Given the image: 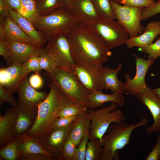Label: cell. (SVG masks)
Segmentation results:
<instances>
[{
	"instance_id": "obj_1",
	"label": "cell",
	"mask_w": 160,
	"mask_h": 160,
	"mask_svg": "<svg viewBox=\"0 0 160 160\" xmlns=\"http://www.w3.org/2000/svg\"><path fill=\"white\" fill-rule=\"evenodd\" d=\"M68 37L71 53L76 62L96 66L107 62L111 55L104 42L88 25L78 24Z\"/></svg>"
},
{
	"instance_id": "obj_2",
	"label": "cell",
	"mask_w": 160,
	"mask_h": 160,
	"mask_svg": "<svg viewBox=\"0 0 160 160\" xmlns=\"http://www.w3.org/2000/svg\"><path fill=\"white\" fill-rule=\"evenodd\" d=\"M50 91L45 99L37 105L36 121L27 133L41 141L44 140L51 130L52 125L65 105L72 102L52 81L49 84Z\"/></svg>"
},
{
	"instance_id": "obj_3",
	"label": "cell",
	"mask_w": 160,
	"mask_h": 160,
	"mask_svg": "<svg viewBox=\"0 0 160 160\" xmlns=\"http://www.w3.org/2000/svg\"><path fill=\"white\" fill-rule=\"evenodd\" d=\"M148 121L147 117H144L136 124H128L124 121L111 125L102 137L100 160H119L117 150L122 149L128 144L134 129L145 126Z\"/></svg>"
},
{
	"instance_id": "obj_4",
	"label": "cell",
	"mask_w": 160,
	"mask_h": 160,
	"mask_svg": "<svg viewBox=\"0 0 160 160\" xmlns=\"http://www.w3.org/2000/svg\"><path fill=\"white\" fill-rule=\"evenodd\" d=\"M79 23L65 7H62L47 15L39 16L33 25L44 34L48 41L58 34L68 36Z\"/></svg>"
},
{
	"instance_id": "obj_5",
	"label": "cell",
	"mask_w": 160,
	"mask_h": 160,
	"mask_svg": "<svg viewBox=\"0 0 160 160\" xmlns=\"http://www.w3.org/2000/svg\"><path fill=\"white\" fill-rule=\"evenodd\" d=\"M118 105L112 102L109 105L96 110L89 109L85 114L90 120L89 139H98L101 145L103 137L112 123L124 121L126 116Z\"/></svg>"
},
{
	"instance_id": "obj_6",
	"label": "cell",
	"mask_w": 160,
	"mask_h": 160,
	"mask_svg": "<svg viewBox=\"0 0 160 160\" xmlns=\"http://www.w3.org/2000/svg\"><path fill=\"white\" fill-rule=\"evenodd\" d=\"M47 74L50 81L53 82L72 101L81 104L89 110L88 93L71 71L57 68Z\"/></svg>"
},
{
	"instance_id": "obj_7",
	"label": "cell",
	"mask_w": 160,
	"mask_h": 160,
	"mask_svg": "<svg viewBox=\"0 0 160 160\" xmlns=\"http://www.w3.org/2000/svg\"><path fill=\"white\" fill-rule=\"evenodd\" d=\"M104 42L110 50L126 44L129 35L114 19L100 16L88 25Z\"/></svg>"
},
{
	"instance_id": "obj_8",
	"label": "cell",
	"mask_w": 160,
	"mask_h": 160,
	"mask_svg": "<svg viewBox=\"0 0 160 160\" xmlns=\"http://www.w3.org/2000/svg\"><path fill=\"white\" fill-rule=\"evenodd\" d=\"M116 19L128 32L129 37L142 33L144 28L140 23L143 8L135 7L121 5L110 0Z\"/></svg>"
},
{
	"instance_id": "obj_9",
	"label": "cell",
	"mask_w": 160,
	"mask_h": 160,
	"mask_svg": "<svg viewBox=\"0 0 160 160\" xmlns=\"http://www.w3.org/2000/svg\"><path fill=\"white\" fill-rule=\"evenodd\" d=\"M47 41L45 52L55 61L57 68L71 71L75 61L71 53L68 36L58 34Z\"/></svg>"
},
{
	"instance_id": "obj_10",
	"label": "cell",
	"mask_w": 160,
	"mask_h": 160,
	"mask_svg": "<svg viewBox=\"0 0 160 160\" xmlns=\"http://www.w3.org/2000/svg\"><path fill=\"white\" fill-rule=\"evenodd\" d=\"M102 65L89 66L75 62L71 71L88 93L104 88Z\"/></svg>"
},
{
	"instance_id": "obj_11",
	"label": "cell",
	"mask_w": 160,
	"mask_h": 160,
	"mask_svg": "<svg viewBox=\"0 0 160 160\" xmlns=\"http://www.w3.org/2000/svg\"><path fill=\"white\" fill-rule=\"evenodd\" d=\"M133 55L136 58L135 76L131 79L129 75L127 73L125 74L124 77L126 80L125 91L129 95L135 96L147 86L145 81V76L148 69L154 63V60L151 58L145 60L138 57L135 54Z\"/></svg>"
},
{
	"instance_id": "obj_12",
	"label": "cell",
	"mask_w": 160,
	"mask_h": 160,
	"mask_svg": "<svg viewBox=\"0 0 160 160\" xmlns=\"http://www.w3.org/2000/svg\"><path fill=\"white\" fill-rule=\"evenodd\" d=\"M74 122L68 126L51 130L46 138L41 141L45 150L50 153L56 160H63L62 154V147L68 137Z\"/></svg>"
},
{
	"instance_id": "obj_13",
	"label": "cell",
	"mask_w": 160,
	"mask_h": 160,
	"mask_svg": "<svg viewBox=\"0 0 160 160\" xmlns=\"http://www.w3.org/2000/svg\"><path fill=\"white\" fill-rule=\"evenodd\" d=\"M135 96L148 108L153 118L154 122L151 126L146 128V134H150L160 131V99L148 86Z\"/></svg>"
},
{
	"instance_id": "obj_14",
	"label": "cell",
	"mask_w": 160,
	"mask_h": 160,
	"mask_svg": "<svg viewBox=\"0 0 160 160\" xmlns=\"http://www.w3.org/2000/svg\"><path fill=\"white\" fill-rule=\"evenodd\" d=\"M65 7L80 24L88 25L100 16L91 0H72Z\"/></svg>"
},
{
	"instance_id": "obj_15",
	"label": "cell",
	"mask_w": 160,
	"mask_h": 160,
	"mask_svg": "<svg viewBox=\"0 0 160 160\" xmlns=\"http://www.w3.org/2000/svg\"><path fill=\"white\" fill-rule=\"evenodd\" d=\"M15 108L17 115L14 138L23 134H27L31 129L36 121L38 111L37 106L24 105L18 103Z\"/></svg>"
},
{
	"instance_id": "obj_16",
	"label": "cell",
	"mask_w": 160,
	"mask_h": 160,
	"mask_svg": "<svg viewBox=\"0 0 160 160\" xmlns=\"http://www.w3.org/2000/svg\"><path fill=\"white\" fill-rule=\"evenodd\" d=\"M7 40L10 45L12 55L9 63L10 64L25 62L31 56L40 55L45 52L44 48L15 40L7 37Z\"/></svg>"
},
{
	"instance_id": "obj_17",
	"label": "cell",
	"mask_w": 160,
	"mask_h": 160,
	"mask_svg": "<svg viewBox=\"0 0 160 160\" xmlns=\"http://www.w3.org/2000/svg\"><path fill=\"white\" fill-rule=\"evenodd\" d=\"M9 15L28 35L36 45L43 48L47 40L42 32L36 29L27 18L17 11L9 8Z\"/></svg>"
},
{
	"instance_id": "obj_18",
	"label": "cell",
	"mask_w": 160,
	"mask_h": 160,
	"mask_svg": "<svg viewBox=\"0 0 160 160\" xmlns=\"http://www.w3.org/2000/svg\"><path fill=\"white\" fill-rule=\"evenodd\" d=\"M18 103L30 106H37L44 100L48 94L45 92L38 91L32 87L25 77L19 84L17 89Z\"/></svg>"
},
{
	"instance_id": "obj_19",
	"label": "cell",
	"mask_w": 160,
	"mask_h": 160,
	"mask_svg": "<svg viewBox=\"0 0 160 160\" xmlns=\"http://www.w3.org/2000/svg\"><path fill=\"white\" fill-rule=\"evenodd\" d=\"M144 30L139 36L129 37L126 43L127 48L137 47L141 48L152 43L160 32V21L151 22Z\"/></svg>"
},
{
	"instance_id": "obj_20",
	"label": "cell",
	"mask_w": 160,
	"mask_h": 160,
	"mask_svg": "<svg viewBox=\"0 0 160 160\" xmlns=\"http://www.w3.org/2000/svg\"><path fill=\"white\" fill-rule=\"evenodd\" d=\"M17 113L15 107L7 108L0 116V148L14 139Z\"/></svg>"
},
{
	"instance_id": "obj_21",
	"label": "cell",
	"mask_w": 160,
	"mask_h": 160,
	"mask_svg": "<svg viewBox=\"0 0 160 160\" xmlns=\"http://www.w3.org/2000/svg\"><path fill=\"white\" fill-rule=\"evenodd\" d=\"M4 69L7 77L4 87L12 94L17 92L19 84L30 73L25 69L23 63H13Z\"/></svg>"
},
{
	"instance_id": "obj_22",
	"label": "cell",
	"mask_w": 160,
	"mask_h": 160,
	"mask_svg": "<svg viewBox=\"0 0 160 160\" xmlns=\"http://www.w3.org/2000/svg\"><path fill=\"white\" fill-rule=\"evenodd\" d=\"M88 107L89 110L95 109L108 102L116 103L118 106L122 107L125 102V98L122 94L114 93L105 94L102 91H95L88 93L87 96Z\"/></svg>"
},
{
	"instance_id": "obj_23",
	"label": "cell",
	"mask_w": 160,
	"mask_h": 160,
	"mask_svg": "<svg viewBox=\"0 0 160 160\" xmlns=\"http://www.w3.org/2000/svg\"><path fill=\"white\" fill-rule=\"evenodd\" d=\"M122 64L119 63L117 68L115 69L110 68L108 67H103V80L104 88L111 90L113 93L122 94L125 91V83L119 80L117 74L122 68Z\"/></svg>"
},
{
	"instance_id": "obj_24",
	"label": "cell",
	"mask_w": 160,
	"mask_h": 160,
	"mask_svg": "<svg viewBox=\"0 0 160 160\" xmlns=\"http://www.w3.org/2000/svg\"><path fill=\"white\" fill-rule=\"evenodd\" d=\"M18 137L20 141V150L21 158L26 155L36 154H43L54 157L45 150L41 141L38 139L26 133L23 134Z\"/></svg>"
},
{
	"instance_id": "obj_25",
	"label": "cell",
	"mask_w": 160,
	"mask_h": 160,
	"mask_svg": "<svg viewBox=\"0 0 160 160\" xmlns=\"http://www.w3.org/2000/svg\"><path fill=\"white\" fill-rule=\"evenodd\" d=\"M90 120L85 114L79 116L74 122V124L68 137L75 143L76 146L82 138L89 136Z\"/></svg>"
},
{
	"instance_id": "obj_26",
	"label": "cell",
	"mask_w": 160,
	"mask_h": 160,
	"mask_svg": "<svg viewBox=\"0 0 160 160\" xmlns=\"http://www.w3.org/2000/svg\"><path fill=\"white\" fill-rule=\"evenodd\" d=\"M4 23L7 37L16 41L35 45L28 35L9 15L5 19Z\"/></svg>"
},
{
	"instance_id": "obj_27",
	"label": "cell",
	"mask_w": 160,
	"mask_h": 160,
	"mask_svg": "<svg viewBox=\"0 0 160 160\" xmlns=\"http://www.w3.org/2000/svg\"><path fill=\"white\" fill-rule=\"evenodd\" d=\"M20 141L19 137L12 140L0 148V159L3 160H20Z\"/></svg>"
},
{
	"instance_id": "obj_28",
	"label": "cell",
	"mask_w": 160,
	"mask_h": 160,
	"mask_svg": "<svg viewBox=\"0 0 160 160\" xmlns=\"http://www.w3.org/2000/svg\"><path fill=\"white\" fill-rule=\"evenodd\" d=\"M22 5L21 14L33 24L39 16L38 9V0H20Z\"/></svg>"
},
{
	"instance_id": "obj_29",
	"label": "cell",
	"mask_w": 160,
	"mask_h": 160,
	"mask_svg": "<svg viewBox=\"0 0 160 160\" xmlns=\"http://www.w3.org/2000/svg\"><path fill=\"white\" fill-rule=\"evenodd\" d=\"M65 6L64 0H40L38 4L39 16L47 15L59 8Z\"/></svg>"
},
{
	"instance_id": "obj_30",
	"label": "cell",
	"mask_w": 160,
	"mask_h": 160,
	"mask_svg": "<svg viewBox=\"0 0 160 160\" xmlns=\"http://www.w3.org/2000/svg\"><path fill=\"white\" fill-rule=\"evenodd\" d=\"M88 112L87 109L81 104L72 102L63 108L59 113L58 117L79 116L85 114Z\"/></svg>"
},
{
	"instance_id": "obj_31",
	"label": "cell",
	"mask_w": 160,
	"mask_h": 160,
	"mask_svg": "<svg viewBox=\"0 0 160 160\" xmlns=\"http://www.w3.org/2000/svg\"><path fill=\"white\" fill-rule=\"evenodd\" d=\"M102 149L99 139H89L87 146L85 160H100Z\"/></svg>"
},
{
	"instance_id": "obj_32",
	"label": "cell",
	"mask_w": 160,
	"mask_h": 160,
	"mask_svg": "<svg viewBox=\"0 0 160 160\" xmlns=\"http://www.w3.org/2000/svg\"><path fill=\"white\" fill-rule=\"evenodd\" d=\"M100 16L115 19L114 13L110 0H91Z\"/></svg>"
},
{
	"instance_id": "obj_33",
	"label": "cell",
	"mask_w": 160,
	"mask_h": 160,
	"mask_svg": "<svg viewBox=\"0 0 160 160\" xmlns=\"http://www.w3.org/2000/svg\"><path fill=\"white\" fill-rule=\"evenodd\" d=\"M139 49L142 52L148 54V58L154 60H157L160 57V37L154 43Z\"/></svg>"
},
{
	"instance_id": "obj_34",
	"label": "cell",
	"mask_w": 160,
	"mask_h": 160,
	"mask_svg": "<svg viewBox=\"0 0 160 160\" xmlns=\"http://www.w3.org/2000/svg\"><path fill=\"white\" fill-rule=\"evenodd\" d=\"M39 60L41 69L48 73H51L57 68L55 61L45 51L39 55Z\"/></svg>"
},
{
	"instance_id": "obj_35",
	"label": "cell",
	"mask_w": 160,
	"mask_h": 160,
	"mask_svg": "<svg viewBox=\"0 0 160 160\" xmlns=\"http://www.w3.org/2000/svg\"><path fill=\"white\" fill-rule=\"evenodd\" d=\"M76 145L68 137L64 143L62 148V154L63 160H73Z\"/></svg>"
},
{
	"instance_id": "obj_36",
	"label": "cell",
	"mask_w": 160,
	"mask_h": 160,
	"mask_svg": "<svg viewBox=\"0 0 160 160\" xmlns=\"http://www.w3.org/2000/svg\"><path fill=\"white\" fill-rule=\"evenodd\" d=\"M89 140V136L83 137L76 146L73 160H85L87 146Z\"/></svg>"
},
{
	"instance_id": "obj_37",
	"label": "cell",
	"mask_w": 160,
	"mask_h": 160,
	"mask_svg": "<svg viewBox=\"0 0 160 160\" xmlns=\"http://www.w3.org/2000/svg\"><path fill=\"white\" fill-rule=\"evenodd\" d=\"M25 69L29 73H39L41 69L39 63V55L33 56L23 63Z\"/></svg>"
},
{
	"instance_id": "obj_38",
	"label": "cell",
	"mask_w": 160,
	"mask_h": 160,
	"mask_svg": "<svg viewBox=\"0 0 160 160\" xmlns=\"http://www.w3.org/2000/svg\"><path fill=\"white\" fill-rule=\"evenodd\" d=\"M153 0H119V4L135 7L146 8L155 3Z\"/></svg>"
},
{
	"instance_id": "obj_39",
	"label": "cell",
	"mask_w": 160,
	"mask_h": 160,
	"mask_svg": "<svg viewBox=\"0 0 160 160\" xmlns=\"http://www.w3.org/2000/svg\"><path fill=\"white\" fill-rule=\"evenodd\" d=\"M12 93L0 84V105L2 106L4 102L8 103L13 107H16L18 103L16 100L12 97Z\"/></svg>"
},
{
	"instance_id": "obj_40",
	"label": "cell",
	"mask_w": 160,
	"mask_h": 160,
	"mask_svg": "<svg viewBox=\"0 0 160 160\" xmlns=\"http://www.w3.org/2000/svg\"><path fill=\"white\" fill-rule=\"evenodd\" d=\"M80 116V115H79ZM79 116L71 117H60L57 118L54 122L51 130L69 126L77 119Z\"/></svg>"
},
{
	"instance_id": "obj_41",
	"label": "cell",
	"mask_w": 160,
	"mask_h": 160,
	"mask_svg": "<svg viewBox=\"0 0 160 160\" xmlns=\"http://www.w3.org/2000/svg\"><path fill=\"white\" fill-rule=\"evenodd\" d=\"M160 13V0L149 7L143 8L141 15V20L149 18Z\"/></svg>"
},
{
	"instance_id": "obj_42",
	"label": "cell",
	"mask_w": 160,
	"mask_h": 160,
	"mask_svg": "<svg viewBox=\"0 0 160 160\" xmlns=\"http://www.w3.org/2000/svg\"><path fill=\"white\" fill-rule=\"evenodd\" d=\"M11 55V50L7 40H0V55L9 63Z\"/></svg>"
},
{
	"instance_id": "obj_43",
	"label": "cell",
	"mask_w": 160,
	"mask_h": 160,
	"mask_svg": "<svg viewBox=\"0 0 160 160\" xmlns=\"http://www.w3.org/2000/svg\"><path fill=\"white\" fill-rule=\"evenodd\" d=\"M145 160H160V133L158 137L154 147L145 158Z\"/></svg>"
},
{
	"instance_id": "obj_44",
	"label": "cell",
	"mask_w": 160,
	"mask_h": 160,
	"mask_svg": "<svg viewBox=\"0 0 160 160\" xmlns=\"http://www.w3.org/2000/svg\"><path fill=\"white\" fill-rule=\"evenodd\" d=\"M29 84L36 89L40 88L43 84L42 78L39 73H35L30 76L28 80Z\"/></svg>"
},
{
	"instance_id": "obj_45",
	"label": "cell",
	"mask_w": 160,
	"mask_h": 160,
	"mask_svg": "<svg viewBox=\"0 0 160 160\" xmlns=\"http://www.w3.org/2000/svg\"><path fill=\"white\" fill-rule=\"evenodd\" d=\"M20 160H56L53 157L41 154H36L23 156Z\"/></svg>"
},
{
	"instance_id": "obj_46",
	"label": "cell",
	"mask_w": 160,
	"mask_h": 160,
	"mask_svg": "<svg viewBox=\"0 0 160 160\" xmlns=\"http://www.w3.org/2000/svg\"><path fill=\"white\" fill-rule=\"evenodd\" d=\"M9 8L15 10L21 14L22 5L20 0H4Z\"/></svg>"
},
{
	"instance_id": "obj_47",
	"label": "cell",
	"mask_w": 160,
	"mask_h": 160,
	"mask_svg": "<svg viewBox=\"0 0 160 160\" xmlns=\"http://www.w3.org/2000/svg\"><path fill=\"white\" fill-rule=\"evenodd\" d=\"M9 16V7L4 0H0V18L5 19Z\"/></svg>"
},
{
	"instance_id": "obj_48",
	"label": "cell",
	"mask_w": 160,
	"mask_h": 160,
	"mask_svg": "<svg viewBox=\"0 0 160 160\" xmlns=\"http://www.w3.org/2000/svg\"><path fill=\"white\" fill-rule=\"evenodd\" d=\"M4 20L5 19L0 18V40H7V38Z\"/></svg>"
},
{
	"instance_id": "obj_49",
	"label": "cell",
	"mask_w": 160,
	"mask_h": 160,
	"mask_svg": "<svg viewBox=\"0 0 160 160\" xmlns=\"http://www.w3.org/2000/svg\"><path fill=\"white\" fill-rule=\"evenodd\" d=\"M151 91L160 99V87L156 88L151 89Z\"/></svg>"
},
{
	"instance_id": "obj_50",
	"label": "cell",
	"mask_w": 160,
	"mask_h": 160,
	"mask_svg": "<svg viewBox=\"0 0 160 160\" xmlns=\"http://www.w3.org/2000/svg\"><path fill=\"white\" fill-rule=\"evenodd\" d=\"M64 1L65 4V7L68 5L71 1V0H64Z\"/></svg>"
},
{
	"instance_id": "obj_51",
	"label": "cell",
	"mask_w": 160,
	"mask_h": 160,
	"mask_svg": "<svg viewBox=\"0 0 160 160\" xmlns=\"http://www.w3.org/2000/svg\"><path fill=\"white\" fill-rule=\"evenodd\" d=\"M112 1H115V2H117L118 3V2L119 1V0H111Z\"/></svg>"
},
{
	"instance_id": "obj_52",
	"label": "cell",
	"mask_w": 160,
	"mask_h": 160,
	"mask_svg": "<svg viewBox=\"0 0 160 160\" xmlns=\"http://www.w3.org/2000/svg\"><path fill=\"white\" fill-rule=\"evenodd\" d=\"M153 0L154 1L156 0L157 1H159V0Z\"/></svg>"
},
{
	"instance_id": "obj_53",
	"label": "cell",
	"mask_w": 160,
	"mask_h": 160,
	"mask_svg": "<svg viewBox=\"0 0 160 160\" xmlns=\"http://www.w3.org/2000/svg\"><path fill=\"white\" fill-rule=\"evenodd\" d=\"M159 35L160 36V33H159Z\"/></svg>"
},
{
	"instance_id": "obj_54",
	"label": "cell",
	"mask_w": 160,
	"mask_h": 160,
	"mask_svg": "<svg viewBox=\"0 0 160 160\" xmlns=\"http://www.w3.org/2000/svg\"><path fill=\"white\" fill-rule=\"evenodd\" d=\"M40 0H38V2Z\"/></svg>"
},
{
	"instance_id": "obj_55",
	"label": "cell",
	"mask_w": 160,
	"mask_h": 160,
	"mask_svg": "<svg viewBox=\"0 0 160 160\" xmlns=\"http://www.w3.org/2000/svg\"></svg>"
}]
</instances>
